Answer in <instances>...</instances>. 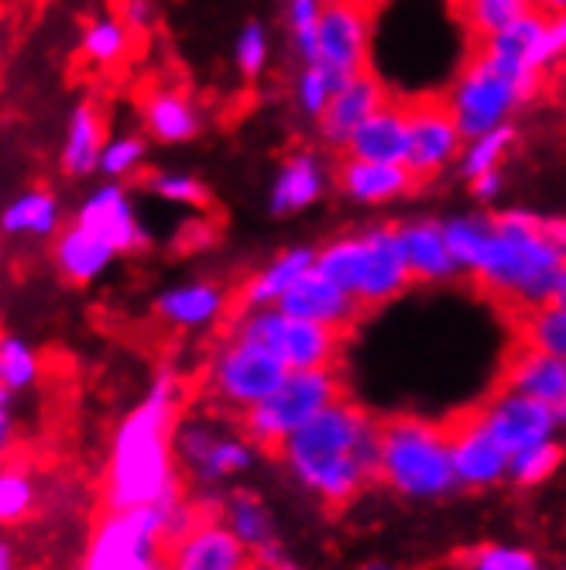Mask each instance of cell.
Masks as SVG:
<instances>
[{
    "label": "cell",
    "instance_id": "6da1fadb",
    "mask_svg": "<svg viewBox=\"0 0 566 570\" xmlns=\"http://www.w3.org/2000/svg\"><path fill=\"white\" fill-rule=\"evenodd\" d=\"M443 240L484 293L529 313L566 299V237L559 217L533 210L443 220Z\"/></svg>",
    "mask_w": 566,
    "mask_h": 570
},
{
    "label": "cell",
    "instance_id": "7a4b0ae2",
    "mask_svg": "<svg viewBox=\"0 0 566 570\" xmlns=\"http://www.w3.org/2000/svg\"><path fill=\"white\" fill-rule=\"evenodd\" d=\"M378 436L381 416L340 395L275 454L306 495L322 505H347L378 481Z\"/></svg>",
    "mask_w": 566,
    "mask_h": 570
},
{
    "label": "cell",
    "instance_id": "3957f363",
    "mask_svg": "<svg viewBox=\"0 0 566 570\" xmlns=\"http://www.w3.org/2000/svg\"><path fill=\"white\" fill-rule=\"evenodd\" d=\"M182 416V389L172 368H161L135 410L117 423L103 474L107 512H128L155 505L182 474L172 458V430Z\"/></svg>",
    "mask_w": 566,
    "mask_h": 570
},
{
    "label": "cell",
    "instance_id": "277c9868",
    "mask_svg": "<svg viewBox=\"0 0 566 570\" xmlns=\"http://www.w3.org/2000/svg\"><path fill=\"white\" fill-rule=\"evenodd\" d=\"M378 481L413 505H433L460 492L450 468L447 423L423 416H381Z\"/></svg>",
    "mask_w": 566,
    "mask_h": 570
},
{
    "label": "cell",
    "instance_id": "5b68a950",
    "mask_svg": "<svg viewBox=\"0 0 566 570\" xmlns=\"http://www.w3.org/2000/svg\"><path fill=\"white\" fill-rule=\"evenodd\" d=\"M543 83L546 76L474 46V52L454 76L450 90L443 94V104H447L464 141H470L491 128L512 125L508 117L522 104H529L543 90Z\"/></svg>",
    "mask_w": 566,
    "mask_h": 570
},
{
    "label": "cell",
    "instance_id": "8992f818",
    "mask_svg": "<svg viewBox=\"0 0 566 570\" xmlns=\"http://www.w3.org/2000/svg\"><path fill=\"white\" fill-rule=\"evenodd\" d=\"M340 395H347V382L337 368L289 372L275 385L271 395L251 405L245 416H237V423H240V433H245L258 451H278L296 430L316 420Z\"/></svg>",
    "mask_w": 566,
    "mask_h": 570
},
{
    "label": "cell",
    "instance_id": "52a82bcc",
    "mask_svg": "<svg viewBox=\"0 0 566 570\" xmlns=\"http://www.w3.org/2000/svg\"><path fill=\"white\" fill-rule=\"evenodd\" d=\"M172 458L192 492H224V484L258 464V446L220 416H179Z\"/></svg>",
    "mask_w": 566,
    "mask_h": 570
},
{
    "label": "cell",
    "instance_id": "ba28073f",
    "mask_svg": "<svg viewBox=\"0 0 566 570\" xmlns=\"http://www.w3.org/2000/svg\"><path fill=\"white\" fill-rule=\"evenodd\" d=\"M230 337L251 341L268 347L286 372H309V368H334L344 354V331L322 327V323L292 320L275 306L240 309L230 323Z\"/></svg>",
    "mask_w": 566,
    "mask_h": 570
},
{
    "label": "cell",
    "instance_id": "9c48e42d",
    "mask_svg": "<svg viewBox=\"0 0 566 570\" xmlns=\"http://www.w3.org/2000/svg\"><path fill=\"white\" fill-rule=\"evenodd\" d=\"M182 492L186 488H176L145 509L103 512L79 570H166L161 512H166L169 499H179Z\"/></svg>",
    "mask_w": 566,
    "mask_h": 570
},
{
    "label": "cell",
    "instance_id": "30bf717a",
    "mask_svg": "<svg viewBox=\"0 0 566 570\" xmlns=\"http://www.w3.org/2000/svg\"><path fill=\"white\" fill-rule=\"evenodd\" d=\"M286 364H281L268 347L230 337L217 347L210 368H207V395L217 413L245 416L251 405H258L265 395L275 392V385L286 379Z\"/></svg>",
    "mask_w": 566,
    "mask_h": 570
},
{
    "label": "cell",
    "instance_id": "8fae6325",
    "mask_svg": "<svg viewBox=\"0 0 566 570\" xmlns=\"http://www.w3.org/2000/svg\"><path fill=\"white\" fill-rule=\"evenodd\" d=\"M480 423L491 430V436L505 446V454H518L533 443L559 440L563 433V410H553L546 402H536L529 395H518L512 389H498L484 395V402L474 410Z\"/></svg>",
    "mask_w": 566,
    "mask_h": 570
},
{
    "label": "cell",
    "instance_id": "7c38bea8",
    "mask_svg": "<svg viewBox=\"0 0 566 570\" xmlns=\"http://www.w3.org/2000/svg\"><path fill=\"white\" fill-rule=\"evenodd\" d=\"M371 0H322L316 21V59L340 76L368 69L371 46Z\"/></svg>",
    "mask_w": 566,
    "mask_h": 570
},
{
    "label": "cell",
    "instance_id": "4fadbf2b",
    "mask_svg": "<svg viewBox=\"0 0 566 570\" xmlns=\"http://www.w3.org/2000/svg\"><path fill=\"white\" fill-rule=\"evenodd\" d=\"M406 117H409V151L401 166L409 169L416 183L436 179L443 169L457 161L464 148V135L457 131L443 97L406 100Z\"/></svg>",
    "mask_w": 566,
    "mask_h": 570
},
{
    "label": "cell",
    "instance_id": "5bb4252c",
    "mask_svg": "<svg viewBox=\"0 0 566 570\" xmlns=\"http://www.w3.org/2000/svg\"><path fill=\"white\" fill-rule=\"evenodd\" d=\"M447 440L457 488H464V492H491V488L505 484L508 454L474 410L447 423Z\"/></svg>",
    "mask_w": 566,
    "mask_h": 570
},
{
    "label": "cell",
    "instance_id": "9a60e30c",
    "mask_svg": "<svg viewBox=\"0 0 566 570\" xmlns=\"http://www.w3.org/2000/svg\"><path fill=\"white\" fill-rule=\"evenodd\" d=\"M409 285H413V275L406 268V258H401L395 227L364 230L360 234V272H357V289H354L357 306L364 313L381 309V306L395 303Z\"/></svg>",
    "mask_w": 566,
    "mask_h": 570
},
{
    "label": "cell",
    "instance_id": "2e32d148",
    "mask_svg": "<svg viewBox=\"0 0 566 570\" xmlns=\"http://www.w3.org/2000/svg\"><path fill=\"white\" fill-rule=\"evenodd\" d=\"M275 309H281L292 320L322 323V327H334V331H344V334L350 327H357V320L364 316L357 299L347 296L340 285H334L330 278H322L316 268L299 275L292 282V289L275 303Z\"/></svg>",
    "mask_w": 566,
    "mask_h": 570
},
{
    "label": "cell",
    "instance_id": "e0dca14e",
    "mask_svg": "<svg viewBox=\"0 0 566 570\" xmlns=\"http://www.w3.org/2000/svg\"><path fill=\"white\" fill-rule=\"evenodd\" d=\"M72 224H79L83 230H90L100 240H107L117 255H128V252L145 248V230L138 224L135 203H131L128 189L117 186V183L100 186L90 199L79 203Z\"/></svg>",
    "mask_w": 566,
    "mask_h": 570
},
{
    "label": "cell",
    "instance_id": "ac0fdd59",
    "mask_svg": "<svg viewBox=\"0 0 566 570\" xmlns=\"http://www.w3.org/2000/svg\"><path fill=\"white\" fill-rule=\"evenodd\" d=\"M217 519L230 529V537L251 553V560H261L268 567L286 560L278 547L275 515L265 505V499L258 492H251V488H230V492H224Z\"/></svg>",
    "mask_w": 566,
    "mask_h": 570
},
{
    "label": "cell",
    "instance_id": "d6986e66",
    "mask_svg": "<svg viewBox=\"0 0 566 570\" xmlns=\"http://www.w3.org/2000/svg\"><path fill=\"white\" fill-rule=\"evenodd\" d=\"M251 553L217 515H203L192 533L166 547V570H248Z\"/></svg>",
    "mask_w": 566,
    "mask_h": 570
},
{
    "label": "cell",
    "instance_id": "ffe728a7",
    "mask_svg": "<svg viewBox=\"0 0 566 570\" xmlns=\"http://www.w3.org/2000/svg\"><path fill=\"white\" fill-rule=\"evenodd\" d=\"M347 158L381 161V166H401L409 151V117L406 100L388 97L371 117H364L344 145Z\"/></svg>",
    "mask_w": 566,
    "mask_h": 570
},
{
    "label": "cell",
    "instance_id": "44dd1931",
    "mask_svg": "<svg viewBox=\"0 0 566 570\" xmlns=\"http://www.w3.org/2000/svg\"><path fill=\"white\" fill-rule=\"evenodd\" d=\"M391 94L385 90L381 79L371 72V69H364L357 76H350L347 83L330 97L327 110H322L316 117V125H319V138L327 141L330 148H344L347 138L354 135V128L360 125L364 117H371Z\"/></svg>",
    "mask_w": 566,
    "mask_h": 570
},
{
    "label": "cell",
    "instance_id": "7402d4cb",
    "mask_svg": "<svg viewBox=\"0 0 566 570\" xmlns=\"http://www.w3.org/2000/svg\"><path fill=\"white\" fill-rule=\"evenodd\" d=\"M227 306H230L227 289L210 278L172 285V289L158 293V299H155L158 320L169 323L176 331H203L227 313Z\"/></svg>",
    "mask_w": 566,
    "mask_h": 570
},
{
    "label": "cell",
    "instance_id": "603a6c76",
    "mask_svg": "<svg viewBox=\"0 0 566 570\" xmlns=\"http://www.w3.org/2000/svg\"><path fill=\"white\" fill-rule=\"evenodd\" d=\"M395 234H398V248H401V258H406L413 282L439 285V282H454L460 275L457 262L450 258L447 240H443L439 220H409L395 227Z\"/></svg>",
    "mask_w": 566,
    "mask_h": 570
},
{
    "label": "cell",
    "instance_id": "cb8c5ba5",
    "mask_svg": "<svg viewBox=\"0 0 566 570\" xmlns=\"http://www.w3.org/2000/svg\"><path fill=\"white\" fill-rule=\"evenodd\" d=\"M502 375H505V389L566 413V357H553V354L525 347L505 361Z\"/></svg>",
    "mask_w": 566,
    "mask_h": 570
},
{
    "label": "cell",
    "instance_id": "d4e9b609",
    "mask_svg": "<svg viewBox=\"0 0 566 570\" xmlns=\"http://www.w3.org/2000/svg\"><path fill=\"white\" fill-rule=\"evenodd\" d=\"M117 252L107 240H100L97 234L83 230L79 224H66L56 230L52 240V265L56 272L69 282V285H90L97 282L110 265H113Z\"/></svg>",
    "mask_w": 566,
    "mask_h": 570
},
{
    "label": "cell",
    "instance_id": "484cf974",
    "mask_svg": "<svg viewBox=\"0 0 566 570\" xmlns=\"http://www.w3.org/2000/svg\"><path fill=\"white\" fill-rule=\"evenodd\" d=\"M337 183L354 203H391L409 196L419 186L406 166H381V161H357V158H344Z\"/></svg>",
    "mask_w": 566,
    "mask_h": 570
},
{
    "label": "cell",
    "instance_id": "4316f807",
    "mask_svg": "<svg viewBox=\"0 0 566 570\" xmlns=\"http://www.w3.org/2000/svg\"><path fill=\"white\" fill-rule=\"evenodd\" d=\"M327 189V173H322V161L312 151H296L281 161V173L271 186V214L286 217L299 214L322 196Z\"/></svg>",
    "mask_w": 566,
    "mask_h": 570
},
{
    "label": "cell",
    "instance_id": "83f0119b",
    "mask_svg": "<svg viewBox=\"0 0 566 570\" xmlns=\"http://www.w3.org/2000/svg\"><path fill=\"white\" fill-rule=\"evenodd\" d=\"M312 255H316L312 248H286V252H278L265 268H258L245 285H240L237 306L240 309L275 306L281 296L292 289V282L312 268Z\"/></svg>",
    "mask_w": 566,
    "mask_h": 570
},
{
    "label": "cell",
    "instance_id": "f1b7e54d",
    "mask_svg": "<svg viewBox=\"0 0 566 570\" xmlns=\"http://www.w3.org/2000/svg\"><path fill=\"white\" fill-rule=\"evenodd\" d=\"M107 141V125L93 104H79L72 110V120L66 128V145H62V173L72 179H83L97 169V158Z\"/></svg>",
    "mask_w": 566,
    "mask_h": 570
},
{
    "label": "cell",
    "instance_id": "f546056e",
    "mask_svg": "<svg viewBox=\"0 0 566 570\" xmlns=\"http://www.w3.org/2000/svg\"><path fill=\"white\" fill-rule=\"evenodd\" d=\"M59 227L62 210L49 189H28L0 210V234L8 237H56Z\"/></svg>",
    "mask_w": 566,
    "mask_h": 570
},
{
    "label": "cell",
    "instance_id": "4dcf8cb0",
    "mask_svg": "<svg viewBox=\"0 0 566 570\" xmlns=\"http://www.w3.org/2000/svg\"><path fill=\"white\" fill-rule=\"evenodd\" d=\"M145 128L151 131V138L166 141V145H182L192 141L199 131V114L196 107L176 94V90H155L145 97Z\"/></svg>",
    "mask_w": 566,
    "mask_h": 570
},
{
    "label": "cell",
    "instance_id": "1f68e13d",
    "mask_svg": "<svg viewBox=\"0 0 566 570\" xmlns=\"http://www.w3.org/2000/svg\"><path fill=\"white\" fill-rule=\"evenodd\" d=\"M42 382V357L38 351L14 334H0V385L11 395H21Z\"/></svg>",
    "mask_w": 566,
    "mask_h": 570
},
{
    "label": "cell",
    "instance_id": "d6a6232c",
    "mask_svg": "<svg viewBox=\"0 0 566 570\" xmlns=\"http://www.w3.org/2000/svg\"><path fill=\"white\" fill-rule=\"evenodd\" d=\"M131 38L135 35L125 28V21H120L117 14H100L83 28V56L93 66L110 69L131 52Z\"/></svg>",
    "mask_w": 566,
    "mask_h": 570
},
{
    "label": "cell",
    "instance_id": "836d02e7",
    "mask_svg": "<svg viewBox=\"0 0 566 570\" xmlns=\"http://www.w3.org/2000/svg\"><path fill=\"white\" fill-rule=\"evenodd\" d=\"M312 268L322 278H330L334 285H340L347 296H354L357 272H360V234L334 237L330 244H322V248L312 255Z\"/></svg>",
    "mask_w": 566,
    "mask_h": 570
},
{
    "label": "cell",
    "instance_id": "e575fe53",
    "mask_svg": "<svg viewBox=\"0 0 566 570\" xmlns=\"http://www.w3.org/2000/svg\"><path fill=\"white\" fill-rule=\"evenodd\" d=\"M559 464H563L559 440L533 443V446H525V451L508 458L505 481L515 484V488H539V484H546L559 471Z\"/></svg>",
    "mask_w": 566,
    "mask_h": 570
},
{
    "label": "cell",
    "instance_id": "d590c367",
    "mask_svg": "<svg viewBox=\"0 0 566 570\" xmlns=\"http://www.w3.org/2000/svg\"><path fill=\"white\" fill-rule=\"evenodd\" d=\"M522 334H525V347L553 354V357H566V306L549 303V306L529 309L522 323Z\"/></svg>",
    "mask_w": 566,
    "mask_h": 570
},
{
    "label": "cell",
    "instance_id": "8d00e7d4",
    "mask_svg": "<svg viewBox=\"0 0 566 570\" xmlns=\"http://www.w3.org/2000/svg\"><path fill=\"white\" fill-rule=\"evenodd\" d=\"M515 138H518V131H515L512 125H502V128H491V131H484V135L470 138V141L460 148V155H457L464 176L474 179V176H480V173L498 169L502 161H505V155H508V148L515 145Z\"/></svg>",
    "mask_w": 566,
    "mask_h": 570
},
{
    "label": "cell",
    "instance_id": "74e56055",
    "mask_svg": "<svg viewBox=\"0 0 566 570\" xmlns=\"http://www.w3.org/2000/svg\"><path fill=\"white\" fill-rule=\"evenodd\" d=\"M347 79L350 76H340L337 69L322 66V62H302V72L296 79V104H299V110L309 120H316L322 110H327L330 97L347 83Z\"/></svg>",
    "mask_w": 566,
    "mask_h": 570
},
{
    "label": "cell",
    "instance_id": "f35d334b",
    "mask_svg": "<svg viewBox=\"0 0 566 570\" xmlns=\"http://www.w3.org/2000/svg\"><path fill=\"white\" fill-rule=\"evenodd\" d=\"M38 484L18 464H0V525H18L34 512Z\"/></svg>",
    "mask_w": 566,
    "mask_h": 570
},
{
    "label": "cell",
    "instance_id": "ab89813d",
    "mask_svg": "<svg viewBox=\"0 0 566 570\" xmlns=\"http://www.w3.org/2000/svg\"><path fill=\"white\" fill-rule=\"evenodd\" d=\"M141 161H145V138H138V135H120V138H107L103 141V151L97 158V169L117 183V179L138 173Z\"/></svg>",
    "mask_w": 566,
    "mask_h": 570
},
{
    "label": "cell",
    "instance_id": "60d3db41",
    "mask_svg": "<svg viewBox=\"0 0 566 570\" xmlns=\"http://www.w3.org/2000/svg\"><path fill=\"white\" fill-rule=\"evenodd\" d=\"M467 570H546V567L529 547L488 543V547H477L467 557Z\"/></svg>",
    "mask_w": 566,
    "mask_h": 570
},
{
    "label": "cell",
    "instance_id": "b9f144b4",
    "mask_svg": "<svg viewBox=\"0 0 566 570\" xmlns=\"http://www.w3.org/2000/svg\"><path fill=\"white\" fill-rule=\"evenodd\" d=\"M322 11V0H289V28H292V42L296 56L302 62L316 59V21Z\"/></svg>",
    "mask_w": 566,
    "mask_h": 570
},
{
    "label": "cell",
    "instance_id": "7bdbcfd3",
    "mask_svg": "<svg viewBox=\"0 0 566 570\" xmlns=\"http://www.w3.org/2000/svg\"><path fill=\"white\" fill-rule=\"evenodd\" d=\"M237 69L245 79H258L268 66V31L258 21H248L245 31L237 38V49H234Z\"/></svg>",
    "mask_w": 566,
    "mask_h": 570
},
{
    "label": "cell",
    "instance_id": "ee69618b",
    "mask_svg": "<svg viewBox=\"0 0 566 570\" xmlns=\"http://www.w3.org/2000/svg\"><path fill=\"white\" fill-rule=\"evenodd\" d=\"M148 186H151V193H158L161 199L182 203V207H207V203H210L207 186L199 183L196 176H186V173H158V176H151Z\"/></svg>",
    "mask_w": 566,
    "mask_h": 570
},
{
    "label": "cell",
    "instance_id": "f6af8a7d",
    "mask_svg": "<svg viewBox=\"0 0 566 570\" xmlns=\"http://www.w3.org/2000/svg\"><path fill=\"white\" fill-rule=\"evenodd\" d=\"M14 436H18V423H14V395L0 385V464H4L14 451Z\"/></svg>",
    "mask_w": 566,
    "mask_h": 570
},
{
    "label": "cell",
    "instance_id": "bcb514c9",
    "mask_svg": "<svg viewBox=\"0 0 566 570\" xmlns=\"http://www.w3.org/2000/svg\"><path fill=\"white\" fill-rule=\"evenodd\" d=\"M151 14H155L151 0H120V11H117V18L125 21V28H128L131 35L148 31V28H151Z\"/></svg>",
    "mask_w": 566,
    "mask_h": 570
},
{
    "label": "cell",
    "instance_id": "7dc6e473",
    "mask_svg": "<svg viewBox=\"0 0 566 570\" xmlns=\"http://www.w3.org/2000/svg\"><path fill=\"white\" fill-rule=\"evenodd\" d=\"M470 189H474V196H477L480 203L498 199V196H502V189H505V176H502V169H491V173L474 176V179H470Z\"/></svg>",
    "mask_w": 566,
    "mask_h": 570
},
{
    "label": "cell",
    "instance_id": "c3c4849f",
    "mask_svg": "<svg viewBox=\"0 0 566 570\" xmlns=\"http://www.w3.org/2000/svg\"><path fill=\"white\" fill-rule=\"evenodd\" d=\"M0 570H18V550L4 537H0Z\"/></svg>",
    "mask_w": 566,
    "mask_h": 570
},
{
    "label": "cell",
    "instance_id": "681fc988",
    "mask_svg": "<svg viewBox=\"0 0 566 570\" xmlns=\"http://www.w3.org/2000/svg\"><path fill=\"white\" fill-rule=\"evenodd\" d=\"M357 570H401V567L391 563V560H368V563H360Z\"/></svg>",
    "mask_w": 566,
    "mask_h": 570
},
{
    "label": "cell",
    "instance_id": "f907efd6",
    "mask_svg": "<svg viewBox=\"0 0 566 570\" xmlns=\"http://www.w3.org/2000/svg\"><path fill=\"white\" fill-rule=\"evenodd\" d=\"M539 8H543L546 14H563V8H566V0H539Z\"/></svg>",
    "mask_w": 566,
    "mask_h": 570
},
{
    "label": "cell",
    "instance_id": "816d5d0a",
    "mask_svg": "<svg viewBox=\"0 0 566 570\" xmlns=\"http://www.w3.org/2000/svg\"><path fill=\"white\" fill-rule=\"evenodd\" d=\"M275 570H302V567H299V563H292V560H278V563H275Z\"/></svg>",
    "mask_w": 566,
    "mask_h": 570
},
{
    "label": "cell",
    "instance_id": "f5cc1de1",
    "mask_svg": "<svg viewBox=\"0 0 566 570\" xmlns=\"http://www.w3.org/2000/svg\"><path fill=\"white\" fill-rule=\"evenodd\" d=\"M248 570H275V567H268V563H261V560H251Z\"/></svg>",
    "mask_w": 566,
    "mask_h": 570
},
{
    "label": "cell",
    "instance_id": "db71d44e",
    "mask_svg": "<svg viewBox=\"0 0 566 570\" xmlns=\"http://www.w3.org/2000/svg\"><path fill=\"white\" fill-rule=\"evenodd\" d=\"M533 4H536V8H539V0H533Z\"/></svg>",
    "mask_w": 566,
    "mask_h": 570
},
{
    "label": "cell",
    "instance_id": "11a10c76",
    "mask_svg": "<svg viewBox=\"0 0 566 570\" xmlns=\"http://www.w3.org/2000/svg\"><path fill=\"white\" fill-rule=\"evenodd\" d=\"M0 334H4V331H0Z\"/></svg>",
    "mask_w": 566,
    "mask_h": 570
},
{
    "label": "cell",
    "instance_id": "9f6ffc18",
    "mask_svg": "<svg viewBox=\"0 0 566 570\" xmlns=\"http://www.w3.org/2000/svg\"><path fill=\"white\" fill-rule=\"evenodd\" d=\"M371 4H375V0H371Z\"/></svg>",
    "mask_w": 566,
    "mask_h": 570
}]
</instances>
